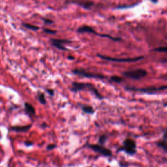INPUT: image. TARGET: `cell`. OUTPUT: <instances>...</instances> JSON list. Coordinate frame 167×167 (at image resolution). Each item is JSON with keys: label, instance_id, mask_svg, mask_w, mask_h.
<instances>
[{"label": "cell", "instance_id": "9c48e42d", "mask_svg": "<svg viewBox=\"0 0 167 167\" xmlns=\"http://www.w3.org/2000/svg\"><path fill=\"white\" fill-rule=\"evenodd\" d=\"M31 126H32L31 125H25V126H14L10 128V129H11V130H12V131L14 132H28V130L31 129Z\"/></svg>", "mask_w": 167, "mask_h": 167}, {"label": "cell", "instance_id": "6da1fadb", "mask_svg": "<svg viewBox=\"0 0 167 167\" xmlns=\"http://www.w3.org/2000/svg\"><path fill=\"white\" fill-rule=\"evenodd\" d=\"M87 90L90 91V92L93 93L95 95L97 98L99 99H103V96L101 95V93L99 92L97 88L95 87L93 84L91 83H83V82H72V87L70 88V90L74 93H77L78 91H83Z\"/></svg>", "mask_w": 167, "mask_h": 167}, {"label": "cell", "instance_id": "8fae6325", "mask_svg": "<svg viewBox=\"0 0 167 167\" xmlns=\"http://www.w3.org/2000/svg\"><path fill=\"white\" fill-rule=\"evenodd\" d=\"M24 109H25V112L30 116H34V115H35V113H36L35 109L31 104L29 103H24Z\"/></svg>", "mask_w": 167, "mask_h": 167}, {"label": "cell", "instance_id": "30bf717a", "mask_svg": "<svg viewBox=\"0 0 167 167\" xmlns=\"http://www.w3.org/2000/svg\"><path fill=\"white\" fill-rule=\"evenodd\" d=\"M166 142H167V136H166V130H165L163 133V139L160 141H159V142L157 143V146L161 148L162 149H163L164 151H165V152H166V151H167Z\"/></svg>", "mask_w": 167, "mask_h": 167}, {"label": "cell", "instance_id": "5bb4252c", "mask_svg": "<svg viewBox=\"0 0 167 167\" xmlns=\"http://www.w3.org/2000/svg\"><path fill=\"white\" fill-rule=\"evenodd\" d=\"M50 42H56V43H59L61 44H68L72 43L71 41L67 40V39H50Z\"/></svg>", "mask_w": 167, "mask_h": 167}, {"label": "cell", "instance_id": "277c9868", "mask_svg": "<svg viewBox=\"0 0 167 167\" xmlns=\"http://www.w3.org/2000/svg\"><path fill=\"white\" fill-rule=\"evenodd\" d=\"M167 88L166 86H160V87H154V86H150V87L146 88H135V87H125V89L127 90L132 91H140V92L146 93L148 94H155L157 91L161 90H165Z\"/></svg>", "mask_w": 167, "mask_h": 167}, {"label": "cell", "instance_id": "8992f818", "mask_svg": "<svg viewBox=\"0 0 167 167\" xmlns=\"http://www.w3.org/2000/svg\"><path fill=\"white\" fill-rule=\"evenodd\" d=\"M72 72L74 75H79L81 77H86V78H97V79H104L105 78V77L104 75L100 74H97V73H93L90 72H86L84 69H74L72 70Z\"/></svg>", "mask_w": 167, "mask_h": 167}, {"label": "cell", "instance_id": "484cf974", "mask_svg": "<svg viewBox=\"0 0 167 167\" xmlns=\"http://www.w3.org/2000/svg\"><path fill=\"white\" fill-rule=\"evenodd\" d=\"M41 127H47V124H46V123H43V124L41 125Z\"/></svg>", "mask_w": 167, "mask_h": 167}, {"label": "cell", "instance_id": "ac0fdd59", "mask_svg": "<svg viewBox=\"0 0 167 167\" xmlns=\"http://www.w3.org/2000/svg\"><path fill=\"white\" fill-rule=\"evenodd\" d=\"M107 139H108V137H107L106 135H101L99 138V144L103 146L104 144L106 143Z\"/></svg>", "mask_w": 167, "mask_h": 167}, {"label": "cell", "instance_id": "e0dca14e", "mask_svg": "<svg viewBox=\"0 0 167 167\" xmlns=\"http://www.w3.org/2000/svg\"><path fill=\"white\" fill-rule=\"evenodd\" d=\"M110 80L112 81V82L117 84L121 83V82H123V80H124V78L118 77V76H112V77L110 78Z\"/></svg>", "mask_w": 167, "mask_h": 167}, {"label": "cell", "instance_id": "ffe728a7", "mask_svg": "<svg viewBox=\"0 0 167 167\" xmlns=\"http://www.w3.org/2000/svg\"><path fill=\"white\" fill-rule=\"evenodd\" d=\"M43 31H44V32H45L48 34H50V35H54V34H56L57 33V31L52 30L48 28H44Z\"/></svg>", "mask_w": 167, "mask_h": 167}, {"label": "cell", "instance_id": "d4e9b609", "mask_svg": "<svg viewBox=\"0 0 167 167\" xmlns=\"http://www.w3.org/2000/svg\"><path fill=\"white\" fill-rule=\"evenodd\" d=\"M67 59H69V60H74L75 57L72 56H67Z\"/></svg>", "mask_w": 167, "mask_h": 167}, {"label": "cell", "instance_id": "7a4b0ae2", "mask_svg": "<svg viewBox=\"0 0 167 167\" xmlns=\"http://www.w3.org/2000/svg\"><path fill=\"white\" fill-rule=\"evenodd\" d=\"M121 151H125V153L129 155H134L137 153V144H136V142L130 138H126L123 142V146L117 150V152Z\"/></svg>", "mask_w": 167, "mask_h": 167}, {"label": "cell", "instance_id": "2e32d148", "mask_svg": "<svg viewBox=\"0 0 167 167\" xmlns=\"http://www.w3.org/2000/svg\"><path fill=\"white\" fill-rule=\"evenodd\" d=\"M38 99L42 104H45L46 103V101L45 99V95L44 93L38 92Z\"/></svg>", "mask_w": 167, "mask_h": 167}, {"label": "cell", "instance_id": "5b68a950", "mask_svg": "<svg viewBox=\"0 0 167 167\" xmlns=\"http://www.w3.org/2000/svg\"><path fill=\"white\" fill-rule=\"evenodd\" d=\"M99 57H100L101 59H103L104 60H106V61H113V62H135L138 61L140 59H142L144 58V56H138L136 57H133V58H116V57H112L106 56H103V55L101 54H97Z\"/></svg>", "mask_w": 167, "mask_h": 167}, {"label": "cell", "instance_id": "3957f363", "mask_svg": "<svg viewBox=\"0 0 167 167\" xmlns=\"http://www.w3.org/2000/svg\"><path fill=\"white\" fill-rule=\"evenodd\" d=\"M122 75H124L125 77L129 78V79L138 80L142 79L144 77H145L146 76L148 75V72L146 71L145 69L140 68V69L127 70V71L123 72Z\"/></svg>", "mask_w": 167, "mask_h": 167}, {"label": "cell", "instance_id": "d6986e66", "mask_svg": "<svg viewBox=\"0 0 167 167\" xmlns=\"http://www.w3.org/2000/svg\"><path fill=\"white\" fill-rule=\"evenodd\" d=\"M151 51H153V52H167V48L166 46H160L159 47V48H155L154 49L151 50Z\"/></svg>", "mask_w": 167, "mask_h": 167}, {"label": "cell", "instance_id": "83f0119b", "mask_svg": "<svg viewBox=\"0 0 167 167\" xmlns=\"http://www.w3.org/2000/svg\"><path fill=\"white\" fill-rule=\"evenodd\" d=\"M1 138V135H0V138Z\"/></svg>", "mask_w": 167, "mask_h": 167}, {"label": "cell", "instance_id": "52a82bcc", "mask_svg": "<svg viewBox=\"0 0 167 167\" xmlns=\"http://www.w3.org/2000/svg\"><path fill=\"white\" fill-rule=\"evenodd\" d=\"M88 147L90 148L91 150L99 153L105 157H112V152L110 150L104 147L100 144H88Z\"/></svg>", "mask_w": 167, "mask_h": 167}, {"label": "cell", "instance_id": "9a60e30c", "mask_svg": "<svg viewBox=\"0 0 167 167\" xmlns=\"http://www.w3.org/2000/svg\"><path fill=\"white\" fill-rule=\"evenodd\" d=\"M23 27H25L26 28L28 29V30H32V31H37L39 30V27L38 26H34V25H31L30 24V23H23Z\"/></svg>", "mask_w": 167, "mask_h": 167}, {"label": "cell", "instance_id": "4fadbf2b", "mask_svg": "<svg viewBox=\"0 0 167 167\" xmlns=\"http://www.w3.org/2000/svg\"><path fill=\"white\" fill-rule=\"evenodd\" d=\"M52 44L53 45L55 48H56L57 49L60 50H63V51H68L69 49H67V48L63 45V44L61 43H56V42H52Z\"/></svg>", "mask_w": 167, "mask_h": 167}, {"label": "cell", "instance_id": "44dd1931", "mask_svg": "<svg viewBox=\"0 0 167 167\" xmlns=\"http://www.w3.org/2000/svg\"><path fill=\"white\" fill-rule=\"evenodd\" d=\"M57 147L56 144H49L46 147V150L48 151H51L52 150H54V148H56Z\"/></svg>", "mask_w": 167, "mask_h": 167}, {"label": "cell", "instance_id": "7c38bea8", "mask_svg": "<svg viewBox=\"0 0 167 167\" xmlns=\"http://www.w3.org/2000/svg\"><path fill=\"white\" fill-rule=\"evenodd\" d=\"M82 110L84 113L88 114H93L94 112H95V110H94L93 108L91 106H88V105L82 106Z\"/></svg>", "mask_w": 167, "mask_h": 167}, {"label": "cell", "instance_id": "603a6c76", "mask_svg": "<svg viewBox=\"0 0 167 167\" xmlns=\"http://www.w3.org/2000/svg\"><path fill=\"white\" fill-rule=\"evenodd\" d=\"M46 91L47 93H48L50 95L53 96L54 95V90L53 89H46Z\"/></svg>", "mask_w": 167, "mask_h": 167}, {"label": "cell", "instance_id": "ba28073f", "mask_svg": "<svg viewBox=\"0 0 167 167\" xmlns=\"http://www.w3.org/2000/svg\"><path fill=\"white\" fill-rule=\"evenodd\" d=\"M77 32L80 33H92V34H95V35L99 36V37H100L101 35V34L97 33L92 27H91V26H86V25L81 26L80 28H78L77 30Z\"/></svg>", "mask_w": 167, "mask_h": 167}, {"label": "cell", "instance_id": "4316f807", "mask_svg": "<svg viewBox=\"0 0 167 167\" xmlns=\"http://www.w3.org/2000/svg\"><path fill=\"white\" fill-rule=\"evenodd\" d=\"M150 1H152L153 3H156L158 2V0H150Z\"/></svg>", "mask_w": 167, "mask_h": 167}, {"label": "cell", "instance_id": "7402d4cb", "mask_svg": "<svg viewBox=\"0 0 167 167\" xmlns=\"http://www.w3.org/2000/svg\"><path fill=\"white\" fill-rule=\"evenodd\" d=\"M43 20L45 24H52V23H54L53 21L51 20H49L48 19V18H43Z\"/></svg>", "mask_w": 167, "mask_h": 167}, {"label": "cell", "instance_id": "cb8c5ba5", "mask_svg": "<svg viewBox=\"0 0 167 167\" xmlns=\"http://www.w3.org/2000/svg\"><path fill=\"white\" fill-rule=\"evenodd\" d=\"M24 144L26 146H31L33 145V143L30 142V141H26V142H24Z\"/></svg>", "mask_w": 167, "mask_h": 167}]
</instances>
